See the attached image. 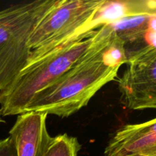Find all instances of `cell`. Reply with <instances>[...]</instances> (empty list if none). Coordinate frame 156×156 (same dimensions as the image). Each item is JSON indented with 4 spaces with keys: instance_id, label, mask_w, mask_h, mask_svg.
Wrapping results in <instances>:
<instances>
[{
    "instance_id": "10",
    "label": "cell",
    "mask_w": 156,
    "mask_h": 156,
    "mask_svg": "<svg viewBox=\"0 0 156 156\" xmlns=\"http://www.w3.org/2000/svg\"><path fill=\"white\" fill-rule=\"evenodd\" d=\"M2 122L4 121H3V120L2 119V115H1V113H0V123H2Z\"/></svg>"
},
{
    "instance_id": "3",
    "label": "cell",
    "mask_w": 156,
    "mask_h": 156,
    "mask_svg": "<svg viewBox=\"0 0 156 156\" xmlns=\"http://www.w3.org/2000/svg\"><path fill=\"white\" fill-rule=\"evenodd\" d=\"M95 33L96 30L87 37L69 43L23 69L14 82L0 91L1 115L23 114L35 94L56 82L87 53Z\"/></svg>"
},
{
    "instance_id": "7",
    "label": "cell",
    "mask_w": 156,
    "mask_h": 156,
    "mask_svg": "<svg viewBox=\"0 0 156 156\" xmlns=\"http://www.w3.org/2000/svg\"><path fill=\"white\" fill-rule=\"evenodd\" d=\"M105 156H156V118L120 128L110 140Z\"/></svg>"
},
{
    "instance_id": "9",
    "label": "cell",
    "mask_w": 156,
    "mask_h": 156,
    "mask_svg": "<svg viewBox=\"0 0 156 156\" xmlns=\"http://www.w3.org/2000/svg\"><path fill=\"white\" fill-rule=\"evenodd\" d=\"M0 156H18L15 143L11 136L0 140Z\"/></svg>"
},
{
    "instance_id": "4",
    "label": "cell",
    "mask_w": 156,
    "mask_h": 156,
    "mask_svg": "<svg viewBox=\"0 0 156 156\" xmlns=\"http://www.w3.org/2000/svg\"><path fill=\"white\" fill-rule=\"evenodd\" d=\"M57 0H35L0 11V91L27 66L32 32Z\"/></svg>"
},
{
    "instance_id": "6",
    "label": "cell",
    "mask_w": 156,
    "mask_h": 156,
    "mask_svg": "<svg viewBox=\"0 0 156 156\" xmlns=\"http://www.w3.org/2000/svg\"><path fill=\"white\" fill-rule=\"evenodd\" d=\"M47 114L32 111L18 115L9 131L18 156H46L54 139L47 130Z\"/></svg>"
},
{
    "instance_id": "5",
    "label": "cell",
    "mask_w": 156,
    "mask_h": 156,
    "mask_svg": "<svg viewBox=\"0 0 156 156\" xmlns=\"http://www.w3.org/2000/svg\"><path fill=\"white\" fill-rule=\"evenodd\" d=\"M127 65L118 79L123 105L131 110H156V51L131 53Z\"/></svg>"
},
{
    "instance_id": "8",
    "label": "cell",
    "mask_w": 156,
    "mask_h": 156,
    "mask_svg": "<svg viewBox=\"0 0 156 156\" xmlns=\"http://www.w3.org/2000/svg\"><path fill=\"white\" fill-rule=\"evenodd\" d=\"M81 148L77 138L61 134L54 137L46 156H78Z\"/></svg>"
},
{
    "instance_id": "2",
    "label": "cell",
    "mask_w": 156,
    "mask_h": 156,
    "mask_svg": "<svg viewBox=\"0 0 156 156\" xmlns=\"http://www.w3.org/2000/svg\"><path fill=\"white\" fill-rule=\"evenodd\" d=\"M106 2V0H57L29 38L31 52L28 64L89 36L98 27L96 18Z\"/></svg>"
},
{
    "instance_id": "1",
    "label": "cell",
    "mask_w": 156,
    "mask_h": 156,
    "mask_svg": "<svg viewBox=\"0 0 156 156\" xmlns=\"http://www.w3.org/2000/svg\"><path fill=\"white\" fill-rule=\"evenodd\" d=\"M127 63L125 45L102 27L87 53L51 85L35 94L24 112L68 117L86 106L94 94L117 78Z\"/></svg>"
}]
</instances>
